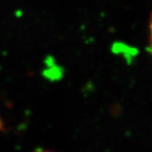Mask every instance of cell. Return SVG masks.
I'll list each match as a JSON object with an SVG mask.
<instances>
[{
  "mask_svg": "<svg viewBox=\"0 0 152 152\" xmlns=\"http://www.w3.org/2000/svg\"><path fill=\"white\" fill-rule=\"evenodd\" d=\"M148 31H149V36H148V42H149V50H150V53H152V13L150 15Z\"/></svg>",
  "mask_w": 152,
  "mask_h": 152,
  "instance_id": "6da1fadb",
  "label": "cell"
},
{
  "mask_svg": "<svg viewBox=\"0 0 152 152\" xmlns=\"http://www.w3.org/2000/svg\"><path fill=\"white\" fill-rule=\"evenodd\" d=\"M35 152H56V151L48 150V149H39V150H36Z\"/></svg>",
  "mask_w": 152,
  "mask_h": 152,
  "instance_id": "7a4b0ae2",
  "label": "cell"
}]
</instances>
